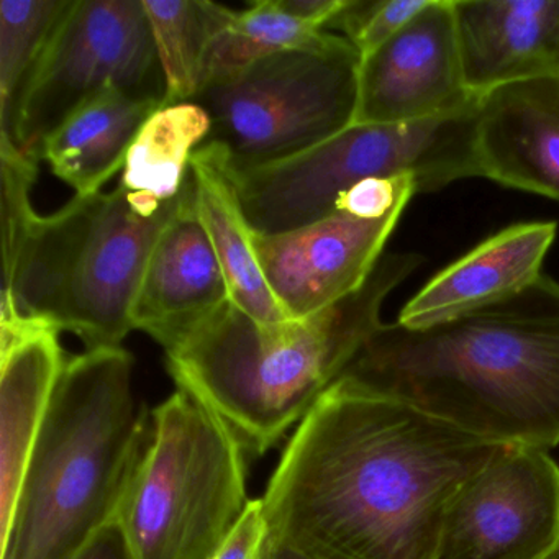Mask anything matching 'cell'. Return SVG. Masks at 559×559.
Returning a JSON list of instances; mask_svg holds the SVG:
<instances>
[{"label": "cell", "mask_w": 559, "mask_h": 559, "mask_svg": "<svg viewBox=\"0 0 559 559\" xmlns=\"http://www.w3.org/2000/svg\"><path fill=\"white\" fill-rule=\"evenodd\" d=\"M195 207L227 281L230 302L258 322L293 320L274 297L257 254L251 227L231 173L230 158L217 143L204 142L189 163Z\"/></svg>", "instance_id": "cell-18"}, {"label": "cell", "mask_w": 559, "mask_h": 559, "mask_svg": "<svg viewBox=\"0 0 559 559\" xmlns=\"http://www.w3.org/2000/svg\"><path fill=\"white\" fill-rule=\"evenodd\" d=\"M152 417V440L117 519L133 559H214L250 502L247 448L185 389Z\"/></svg>", "instance_id": "cell-6"}, {"label": "cell", "mask_w": 559, "mask_h": 559, "mask_svg": "<svg viewBox=\"0 0 559 559\" xmlns=\"http://www.w3.org/2000/svg\"><path fill=\"white\" fill-rule=\"evenodd\" d=\"M258 559H313L290 543L267 533Z\"/></svg>", "instance_id": "cell-29"}, {"label": "cell", "mask_w": 559, "mask_h": 559, "mask_svg": "<svg viewBox=\"0 0 559 559\" xmlns=\"http://www.w3.org/2000/svg\"><path fill=\"white\" fill-rule=\"evenodd\" d=\"M359 68L361 55L332 32L263 58L199 94L212 122L205 142L225 148L234 168L313 148L355 126Z\"/></svg>", "instance_id": "cell-8"}, {"label": "cell", "mask_w": 559, "mask_h": 559, "mask_svg": "<svg viewBox=\"0 0 559 559\" xmlns=\"http://www.w3.org/2000/svg\"><path fill=\"white\" fill-rule=\"evenodd\" d=\"M476 110L477 104L425 122L352 126L299 155L231 166L245 214L258 235L283 234L333 214L340 195L365 179L414 176L420 194L474 178Z\"/></svg>", "instance_id": "cell-7"}, {"label": "cell", "mask_w": 559, "mask_h": 559, "mask_svg": "<svg viewBox=\"0 0 559 559\" xmlns=\"http://www.w3.org/2000/svg\"><path fill=\"white\" fill-rule=\"evenodd\" d=\"M163 100L109 90L71 114L41 146L40 158L76 195L103 192L126 168L127 156L146 120Z\"/></svg>", "instance_id": "cell-19"}, {"label": "cell", "mask_w": 559, "mask_h": 559, "mask_svg": "<svg viewBox=\"0 0 559 559\" xmlns=\"http://www.w3.org/2000/svg\"><path fill=\"white\" fill-rule=\"evenodd\" d=\"M228 300L224 271L199 218L189 169L178 212L150 254L133 304V330L148 333L166 352Z\"/></svg>", "instance_id": "cell-13"}, {"label": "cell", "mask_w": 559, "mask_h": 559, "mask_svg": "<svg viewBox=\"0 0 559 559\" xmlns=\"http://www.w3.org/2000/svg\"><path fill=\"white\" fill-rule=\"evenodd\" d=\"M405 209L379 221L335 211L306 227L258 235L264 277L289 319H304L352 296L371 276Z\"/></svg>", "instance_id": "cell-12"}, {"label": "cell", "mask_w": 559, "mask_h": 559, "mask_svg": "<svg viewBox=\"0 0 559 559\" xmlns=\"http://www.w3.org/2000/svg\"><path fill=\"white\" fill-rule=\"evenodd\" d=\"M109 90L165 103V76L143 2L70 0L0 142L40 162L45 140Z\"/></svg>", "instance_id": "cell-9"}, {"label": "cell", "mask_w": 559, "mask_h": 559, "mask_svg": "<svg viewBox=\"0 0 559 559\" xmlns=\"http://www.w3.org/2000/svg\"><path fill=\"white\" fill-rule=\"evenodd\" d=\"M44 320L0 322V539L11 525L25 471L67 356Z\"/></svg>", "instance_id": "cell-15"}, {"label": "cell", "mask_w": 559, "mask_h": 559, "mask_svg": "<svg viewBox=\"0 0 559 559\" xmlns=\"http://www.w3.org/2000/svg\"><path fill=\"white\" fill-rule=\"evenodd\" d=\"M453 12L473 96L559 78V0H453Z\"/></svg>", "instance_id": "cell-14"}, {"label": "cell", "mask_w": 559, "mask_h": 559, "mask_svg": "<svg viewBox=\"0 0 559 559\" xmlns=\"http://www.w3.org/2000/svg\"><path fill=\"white\" fill-rule=\"evenodd\" d=\"M424 258L389 253L340 302L280 323H263L230 300L166 349L179 389L212 408L247 450L266 453L300 424L382 325L381 309Z\"/></svg>", "instance_id": "cell-3"}, {"label": "cell", "mask_w": 559, "mask_h": 559, "mask_svg": "<svg viewBox=\"0 0 559 559\" xmlns=\"http://www.w3.org/2000/svg\"><path fill=\"white\" fill-rule=\"evenodd\" d=\"M181 199L182 191L159 202L119 185L74 195L55 214L35 212L2 247L0 313L44 320L80 336L87 349L120 346L133 330L150 254Z\"/></svg>", "instance_id": "cell-5"}, {"label": "cell", "mask_w": 559, "mask_h": 559, "mask_svg": "<svg viewBox=\"0 0 559 559\" xmlns=\"http://www.w3.org/2000/svg\"><path fill=\"white\" fill-rule=\"evenodd\" d=\"M211 129V117L199 104L159 107L136 135L120 186L159 202L178 198L192 153L207 140Z\"/></svg>", "instance_id": "cell-20"}, {"label": "cell", "mask_w": 559, "mask_h": 559, "mask_svg": "<svg viewBox=\"0 0 559 559\" xmlns=\"http://www.w3.org/2000/svg\"><path fill=\"white\" fill-rule=\"evenodd\" d=\"M336 381L497 444H559V283L428 329L382 323Z\"/></svg>", "instance_id": "cell-2"}, {"label": "cell", "mask_w": 559, "mask_h": 559, "mask_svg": "<svg viewBox=\"0 0 559 559\" xmlns=\"http://www.w3.org/2000/svg\"><path fill=\"white\" fill-rule=\"evenodd\" d=\"M152 431L127 349L68 359L0 539L2 559H73L119 519Z\"/></svg>", "instance_id": "cell-4"}, {"label": "cell", "mask_w": 559, "mask_h": 559, "mask_svg": "<svg viewBox=\"0 0 559 559\" xmlns=\"http://www.w3.org/2000/svg\"><path fill=\"white\" fill-rule=\"evenodd\" d=\"M477 176L559 202V78L479 97Z\"/></svg>", "instance_id": "cell-16"}, {"label": "cell", "mask_w": 559, "mask_h": 559, "mask_svg": "<svg viewBox=\"0 0 559 559\" xmlns=\"http://www.w3.org/2000/svg\"><path fill=\"white\" fill-rule=\"evenodd\" d=\"M73 559H133L119 520L97 532Z\"/></svg>", "instance_id": "cell-27"}, {"label": "cell", "mask_w": 559, "mask_h": 559, "mask_svg": "<svg viewBox=\"0 0 559 559\" xmlns=\"http://www.w3.org/2000/svg\"><path fill=\"white\" fill-rule=\"evenodd\" d=\"M558 542V463L500 444L451 500L433 559H539Z\"/></svg>", "instance_id": "cell-10"}, {"label": "cell", "mask_w": 559, "mask_h": 559, "mask_svg": "<svg viewBox=\"0 0 559 559\" xmlns=\"http://www.w3.org/2000/svg\"><path fill=\"white\" fill-rule=\"evenodd\" d=\"M343 4L345 0H277V5L287 14L302 21L320 22L325 28Z\"/></svg>", "instance_id": "cell-28"}, {"label": "cell", "mask_w": 559, "mask_h": 559, "mask_svg": "<svg viewBox=\"0 0 559 559\" xmlns=\"http://www.w3.org/2000/svg\"><path fill=\"white\" fill-rule=\"evenodd\" d=\"M556 222L503 228L431 277L399 313L407 329H428L509 299L542 276Z\"/></svg>", "instance_id": "cell-17"}, {"label": "cell", "mask_w": 559, "mask_h": 559, "mask_svg": "<svg viewBox=\"0 0 559 559\" xmlns=\"http://www.w3.org/2000/svg\"><path fill=\"white\" fill-rule=\"evenodd\" d=\"M70 0L0 2V133H8L28 78Z\"/></svg>", "instance_id": "cell-23"}, {"label": "cell", "mask_w": 559, "mask_h": 559, "mask_svg": "<svg viewBox=\"0 0 559 559\" xmlns=\"http://www.w3.org/2000/svg\"><path fill=\"white\" fill-rule=\"evenodd\" d=\"M499 447L336 381L271 476L267 533L313 559H433L451 500Z\"/></svg>", "instance_id": "cell-1"}, {"label": "cell", "mask_w": 559, "mask_h": 559, "mask_svg": "<svg viewBox=\"0 0 559 559\" xmlns=\"http://www.w3.org/2000/svg\"><path fill=\"white\" fill-rule=\"evenodd\" d=\"M266 535L263 499L250 500L243 515L215 552L214 559H258Z\"/></svg>", "instance_id": "cell-26"}, {"label": "cell", "mask_w": 559, "mask_h": 559, "mask_svg": "<svg viewBox=\"0 0 559 559\" xmlns=\"http://www.w3.org/2000/svg\"><path fill=\"white\" fill-rule=\"evenodd\" d=\"M415 194H418V189L414 176L369 178L343 192L336 201L335 211L348 212L365 221H379L397 209L407 207Z\"/></svg>", "instance_id": "cell-25"}, {"label": "cell", "mask_w": 559, "mask_h": 559, "mask_svg": "<svg viewBox=\"0 0 559 559\" xmlns=\"http://www.w3.org/2000/svg\"><path fill=\"white\" fill-rule=\"evenodd\" d=\"M428 0H345L329 27L342 32L362 58L374 53L402 31Z\"/></svg>", "instance_id": "cell-24"}, {"label": "cell", "mask_w": 559, "mask_h": 559, "mask_svg": "<svg viewBox=\"0 0 559 559\" xmlns=\"http://www.w3.org/2000/svg\"><path fill=\"white\" fill-rule=\"evenodd\" d=\"M165 76V106L194 103L209 51L228 8L205 0H142Z\"/></svg>", "instance_id": "cell-21"}, {"label": "cell", "mask_w": 559, "mask_h": 559, "mask_svg": "<svg viewBox=\"0 0 559 559\" xmlns=\"http://www.w3.org/2000/svg\"><path fill=\"white\" fill-rule=\"evenodd\" d=\"M325 32L320 22L287 14L277 0H254L247 11L228 9L209 51L204 90L271 55L309 47Z\"/></svg>", "instance_id": "cell-22"}, {"label": "cell", "mask_w": 559, "mask_h": 559, "mask_svg": "<svg viewBox=\"0 0 559 559\" xmlns=\"http://www.w3.org/2000/svg\"><path fill=\"white\" fill-rule=\"evenodd\" d=\"M539 559H559V542L558 545H556L555 548L551 549V551L546 552V555Z\"/></svg>", "instance_id": "cell-30"}, {"label": "cell", "mask_w": 559, "mask_h": 559, "mask_svg": "<svg viewBox=\"0 0 559 559\" xmlns=\"http://www.w3.org/2000/svg\"><path fill=\"white\" fill-rule=\"evenodd\" d=\"M464 83L453 0L427 5L381 48L362 58L355 126L415 123L476 107Z\"/></svg>", "instance_id": "cell-11"}]
</instances>
